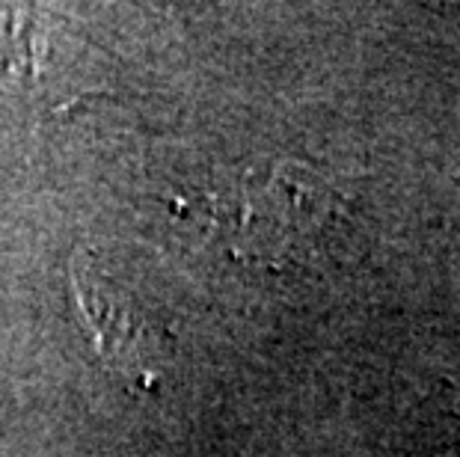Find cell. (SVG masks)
Masks as SVG:
<instances>
[{
	"label": "cell",
	"instance_id": "obj_1",
	"mask_svg": "<svg viewBox=\"0 0 460 457\" xmlns=\"http://www.w3.org/2000/svg\"><path fill=\"white\" fill-rule=\"evenodd\" d=\"M72 291L99 354L137 386H149L158 374V327L143 312L140 300L107 279L93 252H77L72 261Z\"/></svg>",
	"mask_w": 460,
	"mask_h": 457
}]
</instances>
